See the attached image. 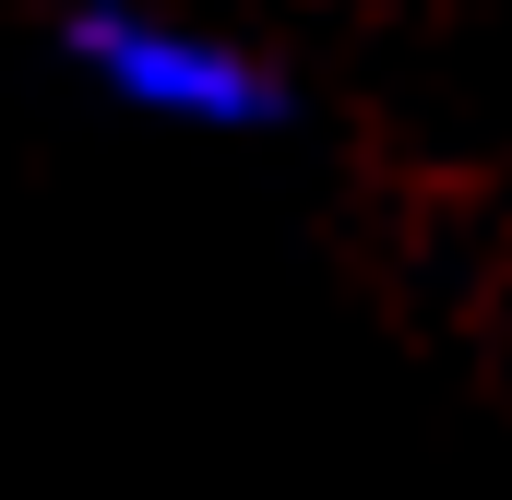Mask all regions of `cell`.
<instances>
[{
	"instance_id": "6da1fadb",
	"label": "cell",
	"mask_w": 512,
	"mask_h": 500,
	"mask_svg": "<svg viewBox=\"0 0 512 500\" xmlns=\"http://www.w3.org/2000/svg\"><path fill=\"white\" fill-rule=\"evenodd\" d=\"M60 48L131 120H167V131H274L286 120L274 60H251L239 36H215L191 12H155V0H84L60 24Z\"/></svg>"
}]
</instances>
